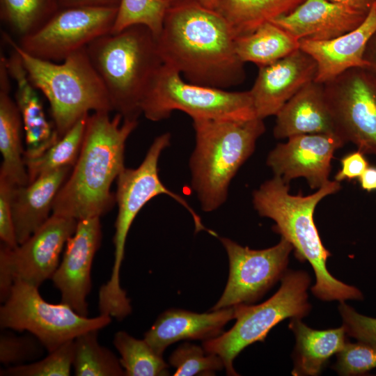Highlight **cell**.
I'll use <instances>...</instances> for the list:
<instances>
[{"label":"cell","mask_w":376,"mask_h":376,"mask_svg":"<svg viewBox=\"0 0 376 376\" xmlns=\"http://www.w3.org/2000/svg\"><path fill=\"white\" fill-rule=\"evenodd\" d=\"M6 66L17 86L15 102L25 134L24 158H34L45 152L60 137L54 123L48 121L37 88L30 81L19 55L13 49L10 56L6 57Z\"/></svg>","instance_id":"44dd1931"},{"label":"cell","mask_w":376,"mask_h":376,"mask_svg":"<svg viewBox=\"0 0 376 376\" xmlns=\"http://www.w3.org/2000/svg\"><path fill=\"white\" fill-rule=\"evenodd\" d=\"M279 143L267 157V165L274 175L289 184L292 179L304 178L313 189L327 183L331 161L335 151L346 143L337 134H299Z\"/></svg>","instance_id":"9a60e30c"},{"label":"cell","mask_w":376,"mask_h":376,"mask_svg":"<svg viewBox=\"0 0 376 376\" xmlns=\"http://www.w3.org/2000/svg\"><path fill=\"white\" fill-rule=\"evenodd\" d=\"M181 74L163 63L152 79L141 103L152 121L182 111L192 119L248 120L257 118L249 91H228L185 82Z\"/></svg>","instance_id":"ba28073f"},{"label":"cell","mask_w":376,"mask_h":376,"mask_svg":"<svg viewBox=\"0 0 376 376\" xmlns=\"http://www.w3.org/2000/svg\"><path fill=\"white\" fill-rule=\"evenodd\" d=\"M77 220L52 214L26 241L15 248H0V300L8 297L14 282L22 281L38 287L52 279Z\"/></svg>","instance_id":"7c38bea8"},{"label":"cell","mask_w":376,"mask_h":376,"mask_svg":"<svg viewBox=\"0 0 376 376\" xmlns=\"http://www.w3.org/2000/svg\"><path fill=\"white\" fill-rule=\"evenodd\" d=\"M361 187L367 191L376 190V167L368 166L359 178Z\"/></svg>","instance_id":"b9f144b4"},{"label":"cell","mask_w":376,"mask_h":376,"mask_svg":"<svg viewBox=\"0 0 376 376\" xmlns=\"http://www.w3.org/2000/svg\"><path fill=\"white\" fill-rule=\"evenodd\" d=\"M288 327L296 340L292 370L294 376L318 375L329 359L340 352L348 341L343 325L317 330L308 327L300 318H292Z\"/></svg>","instance_id":"d4e9b609"},{"label":"cell","mask_w":376,"mask_h":376,"mask_svg":"<svg viewBox=\"0 0 376 376\" xmlns=\"http://www.w3.org/2000/svg\"><path fill=\"white\" fill-rule=\"evenodd\" d=\"M368 15L329 0H304L290 13L270 22L299 40H325L353 31Z\"/></svg>","instance_id":"d6986e66"},{"label":"cell","mask_w":376,"mask_h":376,"mask_svg":"<svg viewBox=\"0 0 376 376\" xmlns=\"http://www.w3.org/2000/svg\"><path fill=\"white\" fill-rule=\"evenodd\" d=\"M364 59L368 63V68L376 74V31L366 45Z\"/></svg>","instance_id":"7bdbcfd3"},{"label":"cell","mask_w":376,"mask_h":376,"mask_svg":"<svg viewBox=\"0 0 376 376\" xmlns=\"http://www.w3.org/2000/svg\"><path fill=\"white\" fill-rule=\"evenodd\" d=\"M10 75L6 57L0 56V179L14 186L29 183L22 146L23 123L19 111L10 95Z\"/></svg>","instance_id":"cb8c5ba5"},{"label":"cell","mask_w":376,"mask_h":376,"mask_svg":"<svg viewBox=\"0 0 376 376\" xmlns=\"http://www.w3.org/2000/svg\"><path fill=\"white\" fill-rule=\"evenodd\" d=\"M86 51L113 111L123 119H138L146 91L164 63L152 32L144 25H132L97 38Z\"/></svg>","instance_id":"277c9868"},{"label":"cell","mask_w":376,"mask_h":376,"mask_svg":"<svg viewBox=\"0 0 376 376\" xmlns=\"http://www.w3.org/2000/svg\"><path fill=\"white\" fill-rule=\"evenodd\" d=\"M113 343L118 352L126 376L168 375V365L144 340L134 338L125 331L114 334Z\"/></svg>","instance_id":"4dcf8cb0"},{"label":"cell","mask_w":376,"mask_h":376,"mask_svg":"<svg viewBox=\"0 0 376 376\" xmlns=\"http://www.w3.org/2000/svg\"><path fill=\"white\" fill-rule=\"evenodd\" d=\"M169 363L175 368V376L210 375L224 368L219 356L189 343L182 344L171 354Z\"/></svg>","instance_id":"836d02e7"},{"label":"cell","mask_w":376,"mask_h":376,"mask_svg":"<svg viewBox=\"0 0 376 376\" xmlns=\"http://www.w3.org/2000/svg\"><path fill=\"white\" fill-rule=\"evenodd\" d=\"M170 1V0H168ZM203 6L215 10L221 0H195Z\"/></svg>","instance_id":"ee69618b"},{"label":"cell","mask_w":376,"mask_h":376,"mask_svg":"<svg viewBox=\"0 0 376 376\" xmlns=\"http://www.w3.org/2000/svg\"><path fill=\"white\" fill-rule=\"evenodd\" d=\"M2 38L18 53L30 81L49 101L60 138L90 111H113L107 91L86 48L57 64L26 53L5 32Z\"/></svg>","instance_id":"8992f818"},{"label":"cell","mask_w":376,"mask_h":376,"mask_svg":"<svg viewBox=\"0 0 376 376\" xmlns=\"http://www.w3.org/2000/svg\"><path fill=\"white\" fill-rule=\"evenodd\" d=\"M170 143V133H164L156 137L141 164L136 169L125 168L117 178L115 199L118 205V214L113 239V265L109 279L100 288L101 295L108 300L118 301L126 295V292L120 286V273L127 234L139 211L155 196L161 194L171 196L191 214L196 231L206 230L210 234L217 236L216 233L203 226L199 216L185 199L166 188L160 180L159 158L162 152L169 147Z\"/></svg>","instance_id":"9c48e42d"},{"label":"cell","mask_w":376,"mask_h":376,"mask_svg":"<svg viewBox=\"0 0 376 376\" xmlns=\"http://www.w3.org/2000/svg\"><path fill=\"white\" fill-rule=\"evenodd\" d=\"M98 329L86 331L74 339L72 368L77 376H123L125 371L110 350L99 343Z\"/></svg>","instance_id":"f1b7e54d"},{"label":"cell","mask_w":376,"mask_h":376,"mask_svg":"<svg viewBox=\"0 0 376 376\" xmlns=\"http://www.w3.org/2000/svg\"><path fill=\"white\" fill-rule=\"evenodd\" d=\"M229 260V276L224 291L211 308L218 310L251 304L260 299L287 272L293 247L285 239L265 249H251L221 237Z\"/></svg>","instance_id":"5bb4252c"},{"label":"cell","mask_w":376,"mask_h":376,"mask_svg":"<svg viewBox=\"0 0 376 376\" xmlns=\"http://www.w3.org/2000/svg\"><path fill=\"white\" fill-rule=\"evenodd\" d=\"M74 359V340H69L48 356L36 362L6 367L1 375L8 376H68Z\"/></svg>","instance_id":"d6a6232c"},{"label":"cell","mask_w":376,"mask_h":376,"mask_svg":"<svg viewBox=\"0 0 376 376\" xmlns=\"http://www.w3.org/2000/svg\"><path fill=\"white\" fill-rule=\"evenodd\" d=\"M157 44L163 63L189 83L226 89L245 79L229 24L195 0H170Z\"/></svg>","instance_id":"6da1fadb"},{"label":"cell","mask_w":376,"mask_h":376,"mask_svg":"<svg viewBox=\"0 0 376 376\" xmlns=\"http://www.w3.org/2000/svg\"><path fill=\"white\" fill-rule=\"evenodd\" d=\"M358 12L368 15L375 0H329Z\"/></svg>","instance_id":"60d3db41"},{"label":"cell","mask_w":376,"mask_h":376,"mask_svg":"<svg viewBox=\"0 0 376 376\" xmlns=\"http://www.w3.org/2000/svg\"><path fill=\"white\" fill-rule=\"evenodd\" d=\"M235 306L198 313L171 308L159 315L144 340L159 355L171 344L182 340H203L223 333L225 325L235 319Z\"/></svg>","instance_id":"ffe728a7"},{"label":"cell","mask_w":376,"mask_h":376,"mask_svg":"<svg viewBox=\"0 0 376 376\" xmlns=\"http://www.w3.org/2000/svg\"><path fill=\"white\" fill-rule=\"evenodd\" d=\"M340 188V182L329 180L314 194L292 195L289 184L274 175L253 191V204L260 216L274 221L272 230L292 244L295 256L310 263L315 276L311 288L315 297L324 301H361L363 295L359 288L341 282L328 271L326 263L331 253L313 220L318 203Z\"/></svg>","instance_id":"3957f363"},{"label":"cell","mask_w":376,"mask_h":376,"mask_svg":"<svg viewBox=\"0 0 376 376\" xmlns=\"http://www.w3.org/2000/svg\"><path fill=\"white\" fill-rule=\"evenodd\" d=\"M338 311L347 336L376 346V318L358 313L345 301L340 302Z\"/></svg>","instance_id":"8d00e7d4"},{"label":"cell","mask_w":376,"mask_h":376,"mask_svg":"<svg viewBox=\"0 0 376 376\" xmlns=\"http://www.w3.org/2000/svg\"><path fill=\"white\" fill-rule=\"evenodd\" d=\"M111 322L107 315L83 316L62 301L49 303L41 297L38 287L19 280L14 282L0 308L2 329L28 331L48 352L86 331L103 329Z\"/></svg>","instance_id":"30bf717a"},{"label":"cell","mask_w":376,"mask_h":376,"mask_svg":"<svg viewBox=\"0 0 376 376\" xmlns=\"http://www.w3.org/2000/svg\"><path fill=\"white\" fill-rule=\"evenodd\" d=\"M101 240L100 217L78 220L51 279L61 292V301L83 316L88 313L86 298L91 289V267Z\"/></svg>","instance_id":"2e32d148"},{"label":"cell","mask_w":376,"mask_h":376,"mask_svg":"<svg viewBox=\"0 0 376 376\" xmlns=\"http://www.w3.org/2000/svg\"><path fill=\"white\" fill-rule=\"evenodd\" d=\"M323 84L336 134L376 155V74L353 68Z\"/></svg>","instance_id":"8fae6325"},{"label":"cell","mask_w":376,"mask_h":376,"mask_svg":"<svg viewBox=\"0 0 376 376\" xmlns=\"http://www.w3.org/2000/svg\"><path fill=\"white\" fill-rule=\"evenodd\" d=\"M45 349L34 336L1 334L0 336V362L6 367L27 363L38 359Z\"/></svg>","instance_id":"d590c367"},{"label":"cell","mask_w":376,"mask_h":376,"mask_svg":"<svg viewBox=\"0 0 376 376\" xmlns=\"http://www.w3.org/2000/svg\"><path fill=\"white\" fill-rule=\"evenodd\" d=\"M300 40L272 22L250 34L235 38V50L243 63L258 67L274 63L299 49Z\"/></svg>","instance_id":"484cf974"},{"label":"cell","mask_w":376,"mask_h":376,"mask_svg":"<svg viewBox=\"0 0 376 376\" xmlns=\"http://www.w3.org/2000/svg\"><path fill=\"white\" fill-rule=\"evenodd\" d=\"M117 11L118 8L109 7L60 8L41 28L20 38L17 44L38 58L63 61L97 38L111 33Z\"/></svg>","instance_id":"4fadbf2b"},{"label":"cell","mask_w":376,"mask_h":376,"mask_svg":"<svg viewBox=\"0 0 376 376\" xmlns=\"http://www.w3.org/2000/svg\"><path fill=\"white\" fill-rule=\"evenodd\" d=\"M14 185L0 179V239L2 244L15 248L18 245L12 212V194Z\"/></svg>","instance_id":"74e56055"},{"label":"cell","mask_w":376,"mask_h":376,"mask_svg":"<svg viewBox=\"0 0 376 376\" xmlns=\"http://www.w3.org/2000/svg\"><path fill=\"white\" fill-rule=\"evenodd\" d=\"M120 0H58L60 8L97 6L118 8Z\"/></svg>","instance_id":"ab89813d"},{"label":"cell","mask_w":376,"mask_h":376,"mask_svg":"<svg viewBox=\"0 0 376 376\" xmlns=\"http://www.w3.org/2000/svg\"><path fill=\"white\" fill-rule=\"evenodd\" d=\"M304 0H221L215 10L229 24L235 38L292 11Z\"/></svg>","instance_id":"4316f807"},{"label":"cell","mask_w":376,"mask_h":376,"mask_svg":"<svg viewBox=\"0 0 376 376\" xmlns=\"http://www.w3.org/2000/svg\"><path fill=\"white\" fill-rule=\"evenodd\" d=\"M341 169L335 175V180H351L359 178L369 166L364 153L358 150L350 152L340 159Z\"/></svg>","instance_id":"f35d334b"},{"label":"cell","mask_w":376,"mask_h":376,"mask_svg":"<svg viewBox=\"0 0 376 376\" xmlns=\"http://www.w3.org/2000/svg\"><path fill=\"white\" fill-rule=\"evenodd\" d=\"M336 356L333 368L340 375H363L376 368V346L370 343L347 341Z\"/></svg>","instance_id":"e575fe53"},{"label":"cell","mask_w":376,"mask_h":376,"mask_svg":"<svg viewBox=\"0 0 376 376\" xmlns=\"http://www.w3.org/2000/svg\"><path fill=\"white\" fill-rule=\"evenodd\" d=\"M97 111L87 117L81 150L69 177L58 191L52 214L76 220L100 217L116 202L110 189L124 166L125 143L138 119Z\"/></svg>","instance_id":"7a4b0ae2"},{"label":"cell","mask_w":376,"mask_h":376,"mask_svg":"<svg viewBox=\"0 0 376 376\" xmlns=\"http://www.w3.org/2000/svg\"><path fill=\"white\" fill-rule=\"evenodd\" d=\"M72 167L61 168L26 185L14 187L11 203L18 244L26 241L50 217L54 199Z\"/></svg>","instance_id":"603a6c76"},{"label":"cell","mask_w":376,"mask_h":376,"mask_svg":"<svg viewBox=\"0 0 376 376\" xmlns=\"http://www.w3.org/2000/svg\"><path fill=\"white\" fill-rule=\"evenodd\" d=\"M375 2H376V0H375Z\"/></svg>","instance_id":"f6af8a7d"},{"label":"cell","mask_w":376,"mask_h":376,"mask_svg":"<svg viewBox=\"0 0 376 376\" xmlns=\"http://www.w3.org/2000/svg\"><path fill=\"white\" fill-rule=\"evenodd\" d=\"M276 139L306 134L336 132L324 86L313 81L291 97L276 115Z\"/></svg>","instance_id":"7402d4cb"},{"label":"cell","mask_w":376,"mask_h":376,"mask_svg":"<svg viewBox=\"0 0 376 376\" xmlns=\"http://www.w3.org/2000/svg\"><path fill=\"white\" fill-rule=\"evenodd\" d=\"M196 146L189 161L191 185L202 210L226 200L230 182L265 132L263 120L194 119Z\"/></svg>","instance_id":"5b68a950"},{"label":"cell","mask_w":376,"mask_h":376,"mask_svg":"<svg viewBox=\"0 0 376 376\" xmlns=\"http://www.w3.org/2000/svg\"><path fill=\"white\" fill-rule=\"evenodd\" d=\"M59 9L58 0H0L1 20L19 39L38 31Z\"/></svg>","instance_id":"f546056e"},{"label":"cell","mask_w":376,"mask_h":376,"mask_svg":"<svg viewBox=\"0 0 376 376\" xmlns=\"http://www.w3.org/2000/svg\"><path fill=\"white\" fill-rule=\"evenodd\" d=\"M88 116L79 120L42 155L24 159L29 183L49 172L75 165L81 150Z\"/></svg>","instance_id":"83f0119b"},{"label":"cell","mask_w":376,"mask_h":376,"mask_svg":"<svg viewBox=\"0 0 376 376\" xmlns=\"http://www.w3.org/2000/svg\"><path fill=\"white\" fill-rule=\"evenodd\" d=\"M316 63L300 48L271 64L259 67L249 91L256 116H276L303 87L315 80Z\"/></svg>","instance_id":"e0dca14e"},{"label":"cell","mask_w":376,"mask_h":376,"mask_svg":"<svg viewBox=\"0 0 376 376\" xmlns=\"http://www.w3.org/2000/svg\"><path fill=\"white\" fill-rule=\"evenodd\" d=\"M170 1L120 0L111 33L132 25L147 26L157 38L159 35Z\"/></svg>","instance_id":"1f68e13d"},{"label":"cell","mask_w":376,"mask_h":376,"mask_svg":"<svg viewBox=\"0 0 376 376\" xmlns=\"http://www.w3.org/2000/svg\"><path fill=\"white\" fill-rule=\"evenodd\" d=\"M311 279L307 272L287 270L281 279L278 291L267 301L258 304L235 306L236 322L219 336L204 340L207 353L219 356L228 375H237L233 361L247 346L264 341L269 331L287 318H300L311 311L307 290Z\"/></svg>","instance_id":"52a82bcc"},{"label":"cell","mask_w":376,"mask_h":376,"mask_svg":"<svg viewBox=\"0 0 376 376\" xmlns=\"http://www.w3.org/2000/svg\"><path fill=\"white\" fill-rule=\"evenodd\" d=\"M376 31V2L357 28L325 40L301 39L299 48L316 63L315 81L325 84L353 68L368 67L364 59L366 45Z\"/></svg>","instance_id":"ac0fdd59"}]
</instances>
